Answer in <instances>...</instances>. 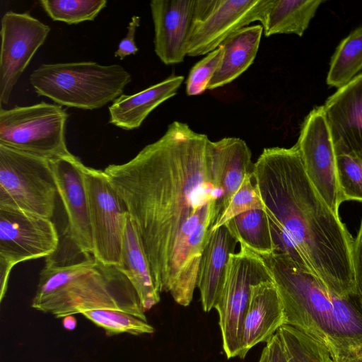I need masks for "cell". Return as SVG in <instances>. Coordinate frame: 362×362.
Segmentation results:
<instances>
[{
    "label": "cell",
    "instance_id": "31",
    "mask_svg": "<svg viewBox=\"0 0 362 362\" xmlns=\"http://www.w3.org/2000/svg\"><path fill=\"white\" fill-rule=\"evenodd\" d=\"M223 54V47L221 45L192 67L186 81L188 95H198L207 90L221 63Z\"/></svg>",
    "mask_w": 362,
    "mask_h": 362
},
{
    "label": "cell",
    "instance_id": "35",
    "mask_svg": "<svg viewBox=\"0 0 362 362\" xmlns=\"http://www.w3.org/2000/svg\"><path fill=\"white\" fill-rule=\"evenodd\" d=\"M14 264L11 262L0 257V301L1 302L6 295L10 273Z\"/></svg>",
    "mask_w": 362,
    "mask_h": 362
},
{
    "label": "cell",
    "instance_id": "18",
    "mask_svg": "<svg viewBox=\"0 0 362 362\" xmlns=\"http://www.w3.org/2000/svg\"><path fill=\"white\" fill-rule=\"evenodd\" d=\"M208 151L215 184L221 196L216 204L218 217L228 206L245 177L252 174L254 163L246 142L236 137H226L216 141L209 140Z\"/></svg>",
    "mask_w": 362,
    "mask_h": 362
},
{
    "label": "cell",
    "instance_id": "9",
    "mask_svg": "<svg viewBox=\"0 0 362 362\" xmlns=\"http://www.w3.org/2000/svg\"><path fill=\"white\" fill-rule=\"evenodd\" d=\"M93 236V257L106 266L121 264L128 211L104 170L83 166Z\"/></svg>",
    "mask_w": 362,
    "mask_h": 362
},
{
    "label": "cell",
    "instance_id": "24",
    "mask_svg": "<svg viewBox=\"0 0 362 362\" xmlns=\"http://www.w3.org/2000/svg\"><path fill=\"white\" fill-rule=\"evenodd\" d=\"M240 245L259 255L274 252L269 221L265 209L240 214L224 224Z\"/></svg>",
    "mask_w": 362,
    "mask_h": 362
},
{
    "label": "cell",
    "instance_id": "20",
    "mask_svg": "<svg viewBox=\"0 0 362 362\" xmlns=\"http://www.w3.org/2000/svg\"><path fill=\"white\" fill-rule=\"evenodd\" d=\"M184 81L171 76L132 95L122 94L109 106V123L125 130L138 129L158 105L176 95Z\"/></svg>",
    "mask_w": 362,
    "mask_h": 362
},
{
    "label": "cell",
    "instance_id": "21",
    "mask_svg": "<svg viewBox=\"0 0 362 362\" xmlns=\"http://www.w3.org/2000/svg\"><path fill=\"white\" fill-rule=\"evenodd\" d=\"M115 268L129 280L145 312L159 303L160 292L155 285L149 262L129 213L123 236L121 264Z\"/></svg>",
    "mask_w": 362,
    "mask_h": 362
},
{
    "label": "cell",
    "instance_id": "10",
    "mask_svg": "<svg viewBox=\"0 0 362 362\" xmlns=\"http://www.w3.org/2000/svg\"><path fill=\"white\" fill-rule=\"evenodd\" d=\"M269 0H195L187 47L190 57L204 55L250 23H261Z\"/></svg>",
    "mask_w": 362,
    "mask_h": 362
},
{
    "label": "cell",
    "instance_id": "13",
    "mask_svg": "<svg viewBox=\"0 0 362 362\" xmlns=\"http://www.w3.org/2000/svg\"><path fill=\"white\" fill-rule=\"evenodd\" d=\"M59 244L58 232L51 218L0 206V257L16 265L48 257Z\"/></svg>",
    "mask_w": 362,
    "mask_h": 362
},
{
    "label": "cell",
    "instance_id": "4",
    "mask_svg": "<svg viewBox=\"0 0 362 362\" xmlns=\"http://www.w3.org/2000/svg\"><path fill=\"white\" fill-rule=\"evenodd\" d=\"M31 307L56 318L95 309H116L147 321L127 277L94 257L65 264L47 262L40 273Z\"/></svg>",
    "mask_w": 362,
    "mask_h": 362
},
{
    "label": "cell",
    "instance_id": "30",
    "mask_svg": "<svg viewBox=\"0 0 362 362\" xmlns=\"http://www.w3.org/2000/svg\"><path fill=\"white\" fill-rule=\"evenodd\" d=\"M252 179H253L252 173L245 177L242 185L232 197L228 206L218 217L213 231L240 214L255 209H264L258 189L255 184L253 185Z\"/></svg>",
    "mask_w": 362,
    "mask_h": 362
},
{
    "label": "cell",
    "instance_id": "25",
    "mask_svg": "<svg viewBox=\"0 0 362 362\" xmlns=\"http://www.w3.org/2000/svg\"><path fill=\"white\" fill-rule=\"evenodd\" d=\"M362 70V26L354 30L338 45L330 61L327 83L339 88Z\"/></svg>",
    "mask_w": 362,
    "mask_h": 362
},
{
    "label": "cell",
    "instance_id": "28",
    "mask_svg": "<svg viewBox=\"0 0 362 362\" xmlns=\"http://www.w3.org/2000/svg\"><path fill=\"white\" fill-rule=\"evenodd\" d=\"M54 21L68 25L93 21L107 6L106 0H40L39 1Z\"/></svg>",
    "mask_w": 362,
    "mask_h": 362
},
{
    "label": "cell",
    "instance_id": "14",
    "mask_svg": "<svg viewBox=\"0 0 362 362\" xmlns=\"http://www.w3.org/2000/svg\"><path fill=\"white\" fill-rule=\"evenodd\" d=\"M68 218V235L79 251L93 253L88 202L81 160L72 153L49 160Z\"/></svg>",
    "mask_w": 362,
    "mask_h": 362
},
{
    "label": "cell",
    "instance_id": "8",
    "mask_svg": "<svg viewBox=\"0 0 362 362\" xmlns=\"http://www.w3.org/2000/svg\"><path fill=\"white\" fill-rule=\"evenodd\" d=\"M269 280L272 278L260 255L242 245L238 252L230 254L225 282L214 308L218 313L222 346L227 358L239 356L252 286Z\"/></svg>",
    "mask_w": 362,
    "mask_h": 362
},
{
    "label": "cell",
    "instance_id": "34",
    "mask_svg": "<svg viewBox=\"0 0 362 362\" xmlns=\"http://www.w3.org/2000/svg\"><path fill=\"white\" fill-rule=\"evenodd\" d=\"M269 362H287L281 341L276 332L266 344Z\"/></svg>",
    "mask_w": 362,
    "mask_h": 362
},
{
    "label": "cell",
    "instance_id": "27",
    "mask_svg": "<svg viewBox=\"0 0 362 362\" xmlns=\"http://www.w3.org/2000/svg\"><path fill=\"white\" fill-rule=\"evenodd\" d=\"M82 315L96 326L103 329L107 336L122 333L132 335L149 334L153 327L132 313L116 309H95Z\"/></svg>",
    "mask_w": 362,
    "mask_h": 362
},
{
    "label": "cell",
    "instance_id": "26",
    "mask_svg": "<svg viewBox=\"0 0 362 362\" xmlns=\"http://www.w3.org/2000/svg\"><path fill=\"white\" fill-rule=\"evenodd\" d=\"M287 362H331L327 348L307 334L288 325L277 331Z\"/></svg>",
    "mask_w": 362,
    "mask_h": 362
},
{
    "label": "cell",
    "instance_id": "19",
    "mask_svg": "<svg viewBox=\"0 0 362 362\" xmlns=\"http://www.w3.org/2000/svg\"><path fill=\"white\" fill-rule=\"evenodd\" d=\"M238 243L225 225L210 235L202 255L197 281L204 312L216 307L225 282L230 255L235 252Z\"/></svg>",
    "mask_w": 362,
    "mask_h": 362
},
{
    "label": "cell",
    "instance_id": "15",
    "mask_svg": "<svg viewBox=\"0 0 362 362\" xmlns=\"http://www.w3.org/2000/svg\"><path fill=\"white\" fill-rule=\"evenodd\" d=\"M195 0H152L154 51L166 65L183 62L193 21Z\"/></svg>",
    "mask_w": 362,
    "mask_h": 362
},
{
    "label": "cell",
    "instance_id": "29",
    "mask_svg": "<svg viewBox=\"0 0 362 362\" xmlns=\"http://www.w3.org/2000/svg\"><path fill=\"white\" fill-rule=\"evenodd\" d=\"M336 168L342 202H362V150L336 153Z\"/></svg>",
    "mask_w": 362,
    "mask_h": 362
},
{
    "label": "cell",
    "instance_id": "37",
    "mask_svg": "<svg viewBox=\"0 0 362 362\" xmlns=\"http://www.w3.org/2000/svg\"><path fill=\"white\" fill-rule=\"evenodd\" d=\"M62 325L67 330H74L77 325V320L74 315L64 317L62 318Z\"/></svg>",
    "mask_w": 362,
    "mask_h": 362
},
{
    "label": "cell",
    "instance_id": "12",
    "mask_svg": "<svg viewBox=\"0 0 362 362\" xmlns=\"http://www.w3.org/2000/svg\"><path fill=\"white\" fill-rule=\"evenodd\" d=\"M50 27L28 12H6L1 20L0 106L9 102L13 89Z\"/></svg>",
    "mask_w": 362,
    "mask_h": 362
},
{
    "label": "cell",
    "instance_id": "3",
    "mask_svg": "<svg viewBox=\"0 0 362 362\" xmlns=\"http://www.w3.org/2000/svg\"><path fill=\"white\" fill-rule=\"evenodd\" d=\"M260 256L278 290L285 325L322 343L330 356L362 349V306L356 295L335 294L281 253Z\"/></svg>",
    "mask_w": 362,
    "mask_h": 362
},
{
    "label": "cell",
    "instance_id": "11",
    "mask_svg": "<svg viewBox=\"0 0 362 362\" xmlns=\"http://www.w3.org/2000/svg\"><path fill=\"white\" fill-rule=\"evenodd\" d=\"M295 145L314 188L339 216L342 200L337 177L336 151L322 105L313 108L306 116Z\"/></svg>",
    "mask_w": 362,
    "mask_h": 362
},
{
    "label": "cell",
    "instance_id": "6",
    "mask_svg": "<svg viewBox=\"0 0 362 362\" xmlns=\"http://www.w3.org/2000/svg\"><path fill=\"white\" fill-rule=\"evenodd\" d=\"M0 107L1 145L48 160L71 153L65 139L69 114L62 106L42 101Z\"/></svg>",
    "mask_w": 362,
    "mask_h": 362
},
{
    "label": "cell",
    "instance_id": "16",
    "mask_svg": "<svg viewBox=\"0 0 362 362\" xmlns=\"http://www.w3.org/2000/svg\"><path fill=\"white\" fill-rule=\"evenodd\" d=\"M336 153L362 150V73L322 105Z\"/></svg>",
    "mask_w": 362,
    "mask_h": 362
},
{
    "label": "cell",
    "instance_id": "36",
    "mask_svg": "<svg viewBox=\"0 0 362 362\" xmlns=\"http://www.w3.org/2000/svg\"><path fill=\"white\" fill-rule=\"evenodd\" d=\"M331 362H362V349L344 354L331 355Z\"/></svg>",
    "mask_w": 362,
    "mask_h": 362
},
{
    "label": "cell",
    "instance_id": "38",
    "mask_svg": "<svg viewBox=\"0 0 362 362\" xmlns=\"http://www.w3.org/2000/svg\"><path fill=\"white\" fill-rule=\"evenodd\" d=\"M259 362H269L267 349L266 346H264L262 351Z\"/></svg>",
    "mask_w": 362,
    "mask_h": 362
},
{
    "label": "cell",
    "instance_id": "32",
    "mask_svg": "<svg viewBox=\"0 0 362 362\" xmlns=\"http://www.w3.org/2000/svg\"><path fill=\"white\" fill-rule=\"evenodd\" d=\"M352 266L355 295L362 306V218L352 245Z\"/></svg>",
    "mask_w": 362,
    "mask_h": 362
},
{
    "label": "cell",
    "instance_id": "7",
    "mask_svg": "<svg viewBox=\"0 0 362 362\" xmlns=\"http://www.w3.org/2000/svg\"><path fill=\"white\" fill-rule=\"evenodd\" d=\"M57 193L48 160L0 144V206L51 218Z\"/></svg>",
    "mask_w": 362,
    "mask_h": 362
},
{
    "label": "cell",
    "instance_id": "17",
    "mask_svg": "<svg viewBox=\"0 0 362 362\" xmlns=\"http://www.w3.org/2000/svg\"><path fill=\"white\" fill-rule=\"evenodd\" d=\"M284 325V308L274 281H264L253 285L243 322L238 357L244 358L257 344H267Z\"/></svg>",
    "mask_w": 362,
    "mask_h": 362
},
{
    "label": "cell",
    "instance_id": "5",
    "mask_svg": "<svg viewBox=\"0 0 362 362\" xmlns=\"http://www.w3.org/2000/svg\"><path fill=\"white\" fill-rule=\"evenodd\" d=\"M29 80L38 95L57 105L95 110L122 95L132 76L119 64L88 61L42 64Z\"/></svg>",
    "mask_w": 362,
    "mask_h": 362
},
{
    "label": "cell",
    "instance_id": "23",
    "mask_svg": "<svg viewBox=\"0 0 362 362\" xmlns=\"http://www.w3.org/2000/svg\"><path fill=\"white\" fill-rule=\"evenodd\" d=\"M322 2V0H269L261 21L264 35L302 36Z\"/></svg>",
    "mask_w": 362,
    "mask_h": 362
},
{
    "label": "cell",
    "instance_id": "1",
    "mask_svg": "<svg viewBox=\"0 0 362 362\" xmlns=\"http://www.w3.org/2000/svg\"><path fill=\"white\" fill-rule=\"evenodd\" d=\"M207 135L175 121L133 158L104 170L135 225L158 291L192 302L221 193Z\"/></svg>",
    "mask_w": 362,
    "mask_h": 362
},
{
    "label": "cell",
    "instance_id": "33",
    "mask_svg": "<svg viewBox=\"0 0 362 362\" xmlns=\"http://www.w3.org/2000/svg\"><path fill=\"white\" fill-rule=\"evenodd\" d=\"M140 24V17L133 16L127 26V33L126 36L122 38L118 44V47L115 52L114 55L120 59H123L127 56L136 54L139 49L135 43V34L137 28Z\"/></svg>",
    "mask_w": 362,
    "mask_h": 362
},
{
    "label": "cell",
    "instance_id": "2",
    "mask_svg": "<svg viewBox=\"0 0 362 362\" xmlns=\"http://www.w3.org/2000/svg\"><path fill=\"white\" fill-rule=\"evenodd\" d=\"M252 176L269 221L274 252L287 256L335 294L354 296V238L314 188L296 145L265 148Z\"/></svg>",
    "mask_w": 362,
    "mask_h": 362
},
{
    "label": "cell",
    "instance_id": "22",
    "mask_svg": "<svg viewBox=\"0 0 362 362\" xmlns=\"http://www.w3.org/2000/svg\"><path fill=\"white\" fill-rule=\"evenodd\" d=\"M262 33V25L247 26L232 34L221 44L222 61L208 90L230 83L250 66L257 54Z\"/></svg>",
    "mask_w": 362,
    "mask_h": 362
}]
</instances>
